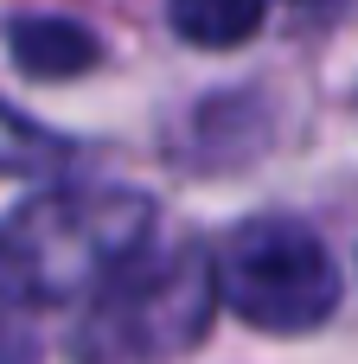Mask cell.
<instances>
[{"label":"cell","instance_id":"6","mask_svg":"<svg viewBox=\"0 0 358 364\" xmlns=\"http://www.w3.org/2000/svg\"><path fill=\"white\" fill-rule=\"evenodd\" d=\"M64 160H70V147L58 134H45L38 122H26L19 109L0 102V173L26 179V173H58Z\"/></svg>","mask_w":358,"mask_h":364},{"label":"cell","instance_id":"2","mask_svg":"<svg viewBox=\"0 0 358 364\" xmlns=\"http://www.w3.org/2000/svg\"><path fill=\"white\" fill-rule=\"evenodd\" d=\"M218 301V269L192 250H141L102 294L83 301V320L70 326V352L83 364H154L179 358L205 339Z\"/></svg>","mask_w":358,"mask_h":364},{"label":"cell","instance_id":"3","mask_svg":"<svg viewBox=\"0 0 358 364\" xmlns=\"http://www.w3.org/2000/svg\"><path fill=\"white\" fill-rule=\"evenodd\" d=\"M211 269H218V301L263 333H307L339 307V269L327 243L295 218L237 224Z\"/></svg>","mask_w":358,"mask_h":364},{"label":"cell","instance_id":"4","mask_svg":"<svg viewBox=\"0 0 358 364\" xmlns=\"http://www.w3.org/2000/svg\"><path fill=\"white\" fill-rule=\"evenodd\" d=\"M6 51H13V64L26 70V77H38V83H64V77H83L90 64H96V38H90V26H77V19H51V13H32V19H13L6 26Z\"/></svg>","mask_w":358,"mask_h":364},{"label":"cell","instance_id":"1","mask_svg":"<svg viewBox=\"0 0 358 364\" xmlns=\"http://www.w3.org/2000/svg\"><path fill=\"white\" fill-rule=\"evenodd\" d=\"M154 198L128 186L45 192L0 218V294L19 307L90 301L154 243Z\"/></svg>","mask_w":358,"mask_h":364},{"label":"cell","instance_id":"5","mask_svg":"<svg viewBox=\"0 0 358 364\" xmlns=\"http://www.w3.org/2000/svg\"><path fill=\"white\" fill-rule=\"evenodd\" d=\"M263 13H269V0H167L173 32L192 38V45H211V51L243 45L263 26Z\"/></svg>","mask_w":358,"mask_h":364}]
</instances>
